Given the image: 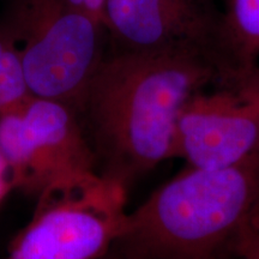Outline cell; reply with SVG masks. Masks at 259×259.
<instances>
[{
  "label": "cell",
  "instance_id": "cell-4",
  "mask_svg": "<svg viewBox=\"0 0 259 259\" xmlns=\"http://www.w3.org/2000/svg\"><path fill=\"white\" fill-rule=\"evenodd\" d=\"M126 189L95 170L54 181L37 194L32 219L8 259H97L120 236Z\"/></svg>",
  "mask_w": 259,
  "mask_h": 259
},
{
  "label": "cell",
  "instance_id": "cell-14",
  "mask_svg": "<svg viewBox=\"0 0 259 259\" xmlns=\"http://www.w3.org/2000/svg\"><path fill=\"white\" fill-rule=\"evenodd\" d=\"M122 259H124V258H122ZM228 259H234V258H233V257H231V258H228Z\"/></svg>",
  "mask_w": 259,
  "mask_h": 259
},
{
  "label": "cell",
  "instance_id": "cell-2",
  "mask_svg": "<svg viewBox=\"0 0 259 259\" xmlns=\"http://www.w3.org/2000/svg\"><path fill=\"white\" fill-rule=\"evenodd\" d=\"M258 213L259 150L231 166L187 167L126 215L114 245L124 259H228Z\"/></svg>",
  "mask_w": 259,
  "mask_h": 259
},
{
  "label": "cell",
  "instance_id": "cell-3",
  "mask_svg": "<svg viewBox=\"0 0 259 259\" xmlns=\"http://www.w3.org/2000/svg\"><path fill=\"white\" fill-rule=\"evenodd\" d=\"M0 28L29 93L77 111L106 54L102 22L69 0H11Z\"/></svg>",
  "mask_w": 259,
  "mask_h": 259
},
{
  "label": "cell",
  "instance_id": "cell-1",
  "mask_svg": "<svg viewBox=\"0 0 259 259\" xmlns=\"http://www.w3.org/2000/svg\"><path fill=\"white\" fill-rule=\"evenodd\" d=\"M225 70L198 50L106 52L76 111L96 173L127 190L174 158L181 109Z\"/></svg>",
  "mask_w": 259,
  "mask_h": 259
},
{
  "label": "cell",
  "instance_id": "cell-7",
  "mask_svg": "<svg viewBox=\"0 0 259 259\" xmlns=\"http://www.w3.org/2000/svg\"><path fill=\"white\" fill-rule=\"evenodd\" d=\"M222 18L215 0H106L102 10L112 51L198 50L221 63Z\"/></svg>",
  "mask_w": 259,
  "mask_h": 259
},
{
  "label": "cell",
  "instance_id": "cell-9",
  "mask_svg": "<svg viewBox=\"0 0 259 259\" xmlns=\"http://www.w3.org/2000/svg\"><path fill=\"white\" fill-rule=\"evenodd\" d=\"M30 96L14 45L0 28V113L17 108Z\"/></svg>",
  "mask_w": 259,
  "mask_h": 259
},
{
  "label": "cell",
  "instance_id": "cell-13",
  "mask_svg": "<svg viewBox=\"0 0 259 259\" xmlns=\"http://www.w3.org/2000/svg\"><path fill=\"white\" fill-rule=\"evenodd\" d=\"M255 219H257V220H258V221H259V213H258V215H257V216H255Z\"/></svg>",
  "mask_w": 259,
  "mask_h": 259
},
{
  "label": "cell",
  "instance_id": "cell-10",
  "mask_svg": "<svg viewBox=\"0 0 259 259\" xmlns=\"http://www.w3.org/2000/svg\"><path fill=\"white\" fill-rule=\"evenodd\" d=\"M234 259H259V221L253 219L242 227L231 247Z\"/></svg>",
  "mask_w": 259,
  "mask_h": 259
},
{
  "label": "cell",
  "instance_id": "cell-11",
  "mask_svg": "<svg viewBox=\"0 0 259 259\" xmlns=\"http://www.w3.org/2000/svg\"><path fill=\"white\" fill-rule=\"evenodd\" d=\"M10 187H12L10 168L4 155L0 151V200L3 199V197L5 196Z\"/></svg>",
  "mask_w": 259,
  "mask_h": 259
},
{
  "label": "cell",
  "instance_id": "cell-5",
  "mask_svg": "<svg viewBox=\"0 0 259 259\" xmlns=\"http://www.w3.org/2000/svg\"><path fill=\"white\" fill-rule=\"evenodd\" d=\"M259 150V66L222 71L181 109L174 157L191 168H219Z\"/></svg>",
  "mask_w": 259,
  "mask_h": 259
},
{
  "label": "cell",
  "instance_id": "cell-6",
  "mask_svg": "<svg viewBox=\"0 0 259 259\" xmlns=\"http://www.w3.org/2000/svg\"><path fill=\"white\" fill-rule=\"evenodd\" d=\"M0 151L12 186L31 194L63 178L95 170L76 111L32 95L17 108L0 113Z\"/></svg>",
  "mask_w": 259,
  "mask_h": 259
},
{
  "label": "cell",
  "instance_id": "cell-8",
  "mask_svg": "<svg viewBox=\"0 0 259 259\" xmlns=\"http://www.w3.org/2000/svg\"><path fill=\"white\" fill-rule=\"evenodd\" d=\"M223 12L220 56L228 69L257 64L259 57V0H228Z\"/></svg>",
  "mask_w": 259,
  "mask_h": 259
},
{
  "label": "cell",
  "instance_id": "cell-12",
  "mask_svg": "<svg viewBox=\"0 0 259 259\" xmlns=\"http://www.w3.org/2000/svg\"><path fill=\"white\" fill-rule=\"evenodd\" d=\"M69 2L71 3V4H73L74 6H77V8L85 10V11L88 12V0H69Z\"/></svg>",
  "mask_w": 259,
  "mask_h": 259
}]
</instances>
